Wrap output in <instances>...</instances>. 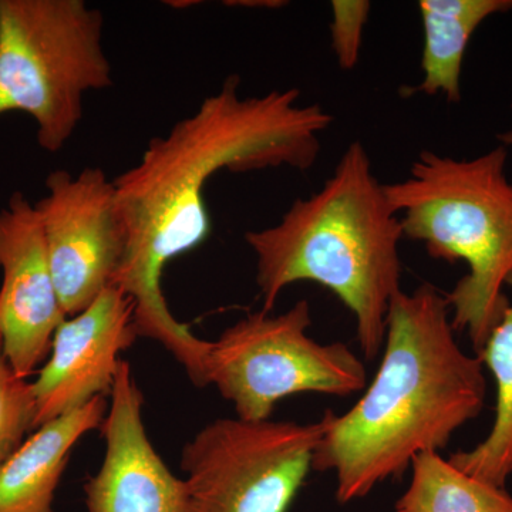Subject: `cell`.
<instances>
[{"mask_svg": "<svg viewBox=\"0 0 512 512\" xmlns=\"http://www.w3.org/2000/svg\"><path fill=\"white\" fill-rule=\"evenodd\" d=\"M239 87L238 74L228 76L220 92L151 140L137 165L113 180L126 229L113 286L133 302L138 338L161 343L201 387L211 342L174 318L161 286L165 266L210 237L205 187L218 171L311 170L320 134L333 123L319 104H302L298 89L242 97Z\"/></svg>", "mask_w": 512, "mask_h": 512, "instance_id": "cell-1", "label": "cell"}, {"mask_svg": "<svg viewBox=\"0 0 512 512\" xmlns=\"http://www.w3.org/2000/svg\"><path fill=\"white\" fill-rule=\"evenodd\" d=\"M454 332L446 295L436 286L394 296L375 379L348 412L326 410L313 457V470L335 474L340 504L402 477L414 458L446 447L483 410V362L458 346Z\"/></svg>", "mask_w": 512, "mask_h": 512, "instance_id": "cell-2", "label": "cell"}, {"mask_svg": "<svg viewBox=\"0 0 512 512\" xmlns=\"http://www.w3.org/2000/svg\"><path fill=\"white\" fill-rule=\"evenodd\" d=\"M403 238L365 146L350 143L316 194L293 201L274 227L245 234L256 256L261 311H274L296 282L325 286L355 316L360 349L375 359L390 305L402 291Z\"/></svg>", "mask_w": 512, "mask_h": 512, "instance_id": "cell-3", "label": "cell"}, {"mask_svg": "<svg viewBox=\"0 0 512 512\" xmlns=\"http://www.w3.org/2000/svg\"><path fill=\"white\" fill-rule=\"evenodd\" d=\"M507 147L471 160L421 151L409 177L384 185L403 237L421 242L431 258L466 262L468 272L444 293L454 330L467 332L480 355L510 308L504 285L512 276V184Z\"/></svg>", "mask_w": 512, "mask_h": 512, "instance_id": "cell-4", "label": "cell"}, {"mask_svg": "<svg viewBox=\"0 0 512 512\" xmlns=\"http://www.w3.org/2000/svg\"><path fill=\"white\" fill-rule=\"evenodd\" d=\"M103 30L83 0H0V116L29 114L49 153L72 138L86 93L113 86Z\"/></svg>", "mask_w": 512, "mask_h": 512, "instance_id": "cell-5", "label": "cell"}, {"mask_svg": "<svg viewBox=\"0 0 512 512\" xmlns=\"http://www.w3.org/2000/svg\"><path fill=\"white\" fill-rule=\"evenodd\" d=\"M311 305L289 311L249 313L211 342L207 383L234 404L238 419L271 420L276 403L301 393L348 397L367 386L366 367L345 343L309 336Z\"/></svg>", "mask_w": 512, "mask_h": 512, "instance_id": "cell-6", "label": "cell"}, {"mask_svg": "<svg viewBox=\"0 0 512 512\" xmlns=\"http://www.w3.org/2000/svg\"><path fill=\"white\" fill-rule=\"evenodd\" d=\"M328 424L247 421L207 424L181 453L187 512H288Z\"/></svg>", "mask_w": 512, "mask_h": 512, "instance_id": "cell-7", "label": "cell"}, {"mask_svg": "<svg viewBox=\"0 0 512 512\" xmlns=\"http://www.w3.org/2000/svg\"><path fill=\"white\" fill-rule=\"evenodd\" d=\"M35 208L42 224L57 295L67 318L111 288L126 251V229L113 180L99 167L73 175L57 170Z\"/></svg>", "mask_w": 512, "mask_h": 512, "instance_id": "cell-8", "label": "cell"}, {"mask_svg": "<svg viewBox=\"0 0 512 512\" xmlns=\"http://www.w3.org/2000/svg\"><path fill=\"white\" fill-rule=\"evenodd\" d=\"M0 338L10 365L28 379L46 362L67 318L57 295L35 204L15 192L0 210Z\"/></svg>", "mask_w": 512, "mask_h": 512, "instance_id": "cell-9", "label": "cell"}, {"mask_svg": "<svg viewBox=\"0 0 512 512\" xmlns=\"http://www.w3.org/2000/svg\"><path fill=\"white\" fill-rule=\"evenodd\" d=\"M134 305L116 286L57 328L49 356L32 383L33 431L111 393L126 352L138 339Z\"/></svg>", "mask_w": 512, "mask_h": 512, "instance_id": "cell-10", "label": "cell"}, {"mask_svg": "<svg viewBox=\"0 0 512 512\" xmlns=\"http://www.w3.org/2000/svg\"><path fill=\"white\" fill-rule=\"evenodd\" d=\"M111 403L100 430L103 463L84 484L89 512H187V488L148 439L144 396L131 367L121 360Z\"/></svg>", "mask_w": 512, "mask_h": 512, "instance_id": "cell-11", "label": "cell"}, {"mask_svg": "<svg viewBox=\"0 0 512 512\" xmlns=\"http://www.w3.org/2000/svg\"><path fill=\"white\" fill-rule=\"evenodd\" d=\"M106 397L64 414L33 431L0 466V512H55L53 501L73 447L100 429Z\"/></svg>", "mask_w": 512, "mask_h": 512, "instance_id": "cell-12", "label": "cell"}, {"mask_svg": "<svg viewBox=\"0 0 512 512\" xmlns=\"http://www.w3.org/2000/svg\"><path fill=\"white\" fill-rule=\"evenodd\" d=\"M424 45L423 80L412 93L461 99V69L471 37L494 15L510 12L512 0H420Z\"/></svg>", "mask_w": 512, "mask_h": 512, "instance_id": "cell-13", "label": "cell"}, {"mask_svg": "<svg viewBox=\"0 0 512 512\" xmlns=\"http://www.w3.org/2000/svg\"><path fill=\"white\" fill-rule=\"evenodd\" d=\"M507 285L512 288V276ZM478 357L493 373L497 386L494 424L478 446L456 451L448 460L484 483L505 488L512 474V305Z\"/></svg>", "mask_w": 512, "mask_h": 512, "instance_id": "cell-14", "label": "cell"}, {"mask_svg": "<svg viewBox=\"0 0 512 512\" xmlns=\"http://www.w3.org/2000/svg\"><path fill=\"white\" fill-rule=\"evenodd\" d=\"M409 487L396 512H512V495L464 473L439 451L414 458Z\"/></svg>", "mask_w": 512, "mask_h": 512, "instance_id": "cell-15", "label": "cell"}, {"mask_svg": "<svg viewBox=\"0 0 512 512\" xmlns=\"http://www.w3.org/2000/svg\"><path fill=\"white\" fill-rule=\"evenodd\" d=\"M35 423L32 383L10 365L0 338V466L25 441Z\"/></svg>", "mask_w": 512, "mask_h": 512, "instance_id": "cell-16", "label": "cell"}, {"mask_svg": "<svg viewBox=\"0 0 512 512\" xmlns=\"http://www.w3.org/2000/svg\"><path fill=\"white\" fill-rule=\"evenodd\" d=\"M370 8L367 0H333L330 3V43L343 70H353L359 62Z\"/></svg>", "mask_w": 512, "mask_h": 512, "instance_id": "cell-17", "label": "cell"}, {"mask_svg": "<svg viewBox=\"0 0 512 512\" xmlns=\"http://www.w3.org/2000/svg\"><path fill=\"white\" fill-rule=\"evenodd\" d=\"M498 140H500V143L505 147L512 146V130L501 133L500 136H498Z\"/></svg>", "mask_w": 512, "mask_h": 512, "instance_id": "cell-18", "label": "cell"}]
</instances>
